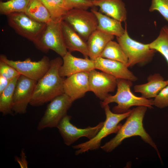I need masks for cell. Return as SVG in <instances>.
Here are the masks:
<instances>
[{
  "label": "cell",
  "instance_id": "18",
  "mask_svg": "<svg viewBox=\"0 0 168 168\" xmlns=\"http://www.w3.org/2000/svg\"><path fill=\"white\" fill-rule=\"evenodd\" d=\"M92 2L94 6L99 7L106 15L121 22L126 20L127 11L122 0H93Z\"/></svg>",
  "mask_w": 168,
  "mask_h": 168
},
{
  "label": "cell",
  "instance_id": "24",
  "mask_svg": "<svg viewBox=\"0 0 168 168\" xmlns=\"http://www.w3.org/2000/svg\"><path fill=\"white\" fill-rule=\"evenodd\" d=\"M100 57L121 62L127 66L128 58L118 43L112 40L106 45Z\"/></svg>",
  "mask_w": 168,
  "mask_h": 168
},
{
  "label": "cell",
  "instance_id": "29",
  "mask_svg": "<svg viewBox=\"0 0 168 168\" xmlns=\"http://www.w3.org/2000/svg\"><path fill=\"white\" fill-rule=\"evenodd\" d=\"M149 10L157 11L168 22V0H152Z\"/></svg>",
  "mask_w": 168,
  "mask_h": 168
},
{
  "label": "cell",
  "instance_id": "6",
  "mask_svg": "<svg viewBox=\"0 0 168 168\" xmlns=\"http://www.w3.org/2000/svg\"><path fill=\"white\" fill-rule=\"evenodd\" d=\"M63 19H52L46 24V27L35 45L41 51L47 53L51 49L62 57L67 53L63 39L62 21Z\"/></svg>",
  "mask_w": 168,
  "mask_h": 168
},
{
  "label": "cell",
  "instance_id": "1",
  "mask_svg": "<svg viewBox=\"0 0 168 168\" xmlns=\"http://www.w3.org/2000/svg\"><path fill=\"white\" fill-rule=\"evenodd\" d=\"M63 63V59L60 57L50 60L49 69L37 82L30 103V105H42L64 93L65 78L59 73V68Z\"/></svg>",
  "mask_w": 168,
  "mask_h": 168
},
{
  "label": "cell",
  "instance_id": "35",
  "mask_svg": "<svg viewBox=\"0 0 168 168\" xmlns=\"http://www.w3.org/2000/svg\"></svg>",
  "mask_w": 168,
  "mask_h": 168
},
{
  "label": "cell",
  "instance_id": "25",
  "mask_svg": "<svg viewBox=\"0 0 168 168\" xmlns=\"http://www.w3.org/2000/svg\"><path fill=\"white\" fill-rule=\"evenodd\" d=\"M148 44L151 49L160 53L168 64V26L163 27L157 37Z\"/></svg>",
  "mask_w": 168,
  "mask_h": 168
},
{
  "label": "cell",
  "instance_id": "8",
  "mask_svg": "<svg viewBox=\"0 0 168 168\" xmlns=\"http://www.w3.org/2000/svg\"><path fill=\"white\" fill-rule=\"evenodd\" d=\"M73 102L64 93L52 100L47 105L44 114L37 124V130L41 131L47 128H57L67 114Z\"/></svg>",
  "mask_w": 168,
  "mask_h": 168
},
{
  "label": "cell",
  "instance_id": "5",
  "mask_svg": "<svg viewBox=\"0 0 168 168\" xmlns=\"http://www.w3.org/2000/svg\"><path fill=\"white\" fill-rule=\"evenodd\" d=\"M127 25L122 36L117 37L120 45L128 58L127 67H131L136 64L144 65L150 61L156 51L151 49L148 44H143L131 38L128 35Z\"/></svg>",
  "mask_w": 168,
  "mask_h": 168
},
{
  "label": "cell",
  "instance_id": "12",
  "mask_svg": "<svg viewBox=\"0 0 168 168\" xmlns=\"http://www.w3.org/2000/svg\"><path fill=\"white\" fill-rule=\"evenodd\" d=\"M37 82L20 75L14 93L12 107L14 114H23L26 112Z\"/></svg>",
  "mask_w": 168,
  "mask_h": 168
},
{
  "label": "cell",
  "instance_id": "28",
  "mask_svg": "<svg viewBox=\"0 0 168 168\" xmlns=\"http://www.w3.org/2000/svg\"><path fill=\"white\" fill-rule=\"evenodd\" d=\"M93 0H63L66 10L69 11L73 9L87 10L94 7Z\"/></svg>",
  "mask_w": 168,
  "mask_h": 168
},
{
  "label": "cell",
  "instance_id": "13",
  "mask_svg": "<svg viewBox=\"0 0 168 168\" xmlns=\"http://www.w3.org/2000/svg\"><path fill=\"white\" fill-rule=\"evenodd\" d=\"M117 79L104 72L92 70L89 72V91L103 101L109 96V92L114 91L117 86Z\"/></svg>",
  "mask_w": 168,
  "mask_h": 168
},
{
  "label": "cell",
  "instance_id": "21",
  "mask_svg": "<svg viewBox=\"0 0 168 168\" xmlns=\"http://www.w3.org/2000/svg\"><path fill=\"white\" fill-rule=\"evenodd\" d=\"M91 11L96 16L98 21L97 30L106 34L119 37L124 33V29L121 22L104 15L100 12L91 9Z\"/></svg>",
  "mask_w": 168,
  "mask_h": 168
},
{
  "label": "cell",
  "instance_id": "11",
  "mask_svg": "<svg viewBox=\"0 0 168 168\" xmlns=\"http://www.w3.org/2000/svg\"><path fill=\"white\" fill-rule=\"evenodd\" d=\"M71 116L67 114L57 127L64 143L68 146L82 137H86L89 140L92 139L97 133L104 123V122H101L95 127L88 126L84 128H79L71 123Z\"/></svg>",
  "mask_w": 168,
  "mask_h": 168
},
{
  "label": "cell",
  "instance_id": "16",
  "mask_svg": "<svg viewBox=\"0 0 168 168\" xmlns=\"http://www.w3.org/2000/svg\"><path fill=\"white\" fill-rule=\"evenodd\" d=\"M93 61L95 69L113 76L117 78H121L135 82L137 77L128 68L124 63L116 60L99 57Z\"/></svg>",
  "mask_w": 168,
  "mask_h": 168
},
{
  "label": "cell",
  "instance_id": "22",
  "mask_svg": "<svg viewBox=\"0 0 168 168\" xmlns=\"http://www.w3.org/2000/svg\"><path fill=\"white\" fill-rule=\"evenodd\" d=\"M25 13L40 22L47 24L52 20L49 11L41 0H30Z\"/></svg>",
  "mask_w": 168,
  "mask_h": 168
},
{
  "label": "cell",
  "instance_id": "7",
  "mask_svg": "<svg viewBox=\"0 0 168 168\" xmlns=\"http://www.w3.org/2000/svg\"><path fill=\"white\" fill-rule=\"evenodd\" d=\"M8 24L18 34L37 44L46 24L30 18L25 12H15L6 15Z\"/></svg>",
  "mask_w": 168,
  "mask_h": 168
},
{
  "label": "cell",
  "instance_id": "4",
  "mask_svg": "<svg viewBox=\"0 0 168 168\" xmlns=\"http://www.w3.org/2000/svg\"><path fill=\"white\" fill-rule=\"evenodd\" d=\"M103 108L106 116L103 125L94 138L87 141L73 146V148L77 149L75 152L76 155L98 149L100 147L103 139L111 134L117 133L122 125L120 122L127 118L131 112L130 110L124 113H115L111 111L108 105Z\"/></svg>",
  "mask_w": 168,
  "mask_h": 168
},
{
  "label": "cell",
  "instance_id": "23",
  "mask_svg": "<svg viewBox=\"0 0 168 168\" xmlns=\"http://www.w3.org/2000/svg\"><path fill=\"white\" fill-rule=\"evenodd\" d=\"M20 76L12 79L0 94V112L3 115L14 114L12 111L14 93Z\"/></svg>",
  "mask_w": 168,
  "mask_h": 168
},
{
  "label": "cell",
  "instance_id": "27",
  "mask_svg": "<svg viewBox=\"0 0 168 168\" xmlns=\"http://www.w3.org/2000/svg\"><path fill=\"white\" fill-rule=\"evenodd\" d=\"M30 0H9L0 2V13L7 15L15 12H25Z\"/></svg>",
  "mask_w": 168,
  "mask_h": 168
},
{
  "label": "cell",
  "instance_id": "17",
  "mask_svg": "<svg viewBox=\"0 0 168 168\" xmlns=\"http://www.w3.org/2000/svg\"><path fill=\"white\" fill-rule=\"evenodd\" d=\"M63 35L66 47L70 52L77 51L85 58L88 57L87 43L67 22L62 21Z\"/></svg>",
  "mask_w": 168,
  "mask_h": 168
},
{
  "label": "cell",
  "instance_id": "26",
  "mask_svg": "<svg viewBox=\"0 0 168 168\" xmlns=\"http://www.w3.org/2000/svg\"><path fill=\"white\" fill-rule=\"evenodd\" d=\"M53 20L63 19L68 12L65 8L63 0H41Z\"/></svg>",
  "mask_w": 168,
  "mask_h": 168
},
{
  "label": "cell",
  "instance_id": "32",
  "mask_svg": "<svg viewBox=\"0 0 168 168\" xmlns=\"http://www.w3.org/2000/svg\"><path fill=\"white\" fill-rule=\"evenodd\" d=\"M21 154L20 158L17 157H16V160L19 164L21 168H27L28 163L23 151H21Z\"/></svg>",
  "mask_w": 168,
  "mask_h": 168
},
{
  "label": "cell",
  "instance_id": "3",
  "mask_svg": "<svg viewBox=\"0 0 168 168\" xmlns=\"http://www.w3.org/2000/svg\"><path fill=\"white\" fill-rule=\"evenodd\" d=\"M132 85V82L130 80L117 78L116 94L113 96L109 94L101 102V106L103 107L111 103L115 102L117 105L113 108L112 111L117 114L127 112L133 106H144L148 108H152L153 100L135 96L131 91Z\"/></svg>",
  "mask_w": 168,
  "mask_h": 168
},
{
  "label": "cell",
  "instance_id": "10",
  "mask_svg": "<svg viewBox=\"0 0 168 168\" xmlns=\"http://www.w3.org/2000/svg\"><path fill=\"white\" fill-rule=\"evenodd\" d=\"M0 60L14 68L20 75L37 81L46 73L50 66V60L46 56L38 61H32L29 58L24 61H14L8 59L6 55L2 54Z\"/></svg>",
  "mask_w": 168,
  "mask_h": 168
},
{
  "label": "cell",
  "instance_id": "31",
  "mask_svg": "<svg viewBox=\"0 0 168 168\" xmlns=\"http://www.w3.org/2000/svg\"><path fill=\"white\" fill-rule=\"evenodd\" d=\"M153 105L163 108L168 106V85L164 88L153 100Z\"/></svg>",
  "mask_w": 168,
  "mask_h": 168
},
{
  "label": "cell",
  "instance_id": "15",
  "mask_svg": "<svg viewBox=\"0 0 168 168\" xmlns=\"http://www.w3.org/2000/svg\"><path fill=\"white\" fill-rule=\"evenodd\" d=\"M63 63L59 70V75L68 77L74 74L82 72H89L96 69L93 60L88 58L76 57L68 51L63 58Z\"/></svg>",
  "mask_w": 168,
  "mask_h": 168
},
{
  "label": "cell",
  "instance_id": "19",
  "mask_svg": "<svg viewBox=\"0 0 168 168\" xmlns=\"http://www.w3.org/2000/svg\"><path fill=\"white\" fill-rule=\"evenodd\" d=\"M147 82L146 83L136 85L134 87L135 92L140 93L142 97L147 99L155 98L167 85L166 81L159 73L150 75L147 78Z\"/></svg>",
  "mask_w": 168,
  "mask_h": 168
},
{
  "label": "cell",
  "instance_id": "30",
  "mask_svg": "<svg viewBox=\"0 0 168 168\" xmlns=\"http://www.w3.org/2000/svg\"><path fill=\"white\" fill-rule=\"evenodd\" d=\"M20 75L14 68L0 60V76L12 80Z\"/></svg>",
  "mask_w": 168,
  "mask_h": 168
},
{
  "label": "cell",
  "instance_id": "14",
  "mask_svg": "<svg viewBox=\"0 0 168 168\" xmlns=\"http://www.w3.org/2000/svg\"><path fill=\"white\" fill-rule=\"evenodd\" d=\"M64 93L73 102L89 91V72L77 73L67 77L63 83Z\"/></svg>",
  "mask_w": 168,
  "mask_h": 168
},
{
  "label": "cell",
  "instance_id": "33",
  "mask_svg": "<svg viewBox=\"0 0 168 168\" xmlns=\"http://www.w3.org/2000/svg\"><path fill=\"white\" fill-rule=\"evenodd\" d=\"M12 80L0 76V94L7 87Z\"/></svg>",
  "mask_w": 168,
  "mask_h": 168
},
{
  "label": "cell",
  "instance_id": "2",
  "mask_svg": "<svg viewBox=\"0 0 168 168\" xmlns=\"http://www.w3.org/2000/svg\"><path fill=\"white\" fill-rule=\"evenodd\" d=\"M147 108L146 106H140L132 110L130 114L116 135L100 148L105 152H110L120 145L125 139L138 136L154 148L160 158L156 145L143 127L142 121Z\"/></svg>",
  "mask_w": 168,
  "mask_h": 168
},
{
  "label": "cell",
  "instance_id": "34",
  "mask_svg": "<svg viewBox=\"0 0 168 168\" xmlns=\"http://www.w3.org/2000/svg\"><path fill=\"white\" fill-rule=\"evenodd\" d=\"M167 85H168V80L166 81Z\"/></svg>",
  "mask_w": 168,
  "mask_h": 168
},
{
  "label": "cell",
  "instance_id": "20",
  "mask_svg": "<svg viewBox=\"0 0 168 168\" xmlns=\"http://www.w3.org/2000/svg\"><path fill=\"white\" fill-rule=\"evenodd\" d=\"M114 36L106 34L97 29L94 31L86 42L90 58L93 60L100 57L107 44L114 39Z\"/></svg>",
  "mask_w": 168,
  "mask_h": 168
},
{
  "label": "cell",
  "instance_id": "9",
  "mask_svg": "<svg viewBox=\"0 0 168 168\" xmlns=\"http://www.w3.org/2000/svg\"><path fill=\"white\" fill-rule=\"evenodd\" d=\"M63 20L86 42L97 29L98 23L96 16L91 11L87 10L71 9L63 16Z\"/></svg>",
  "mask_w": 168,
  "mask_h": 168
}]
</instances>
